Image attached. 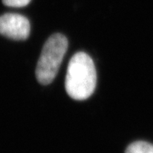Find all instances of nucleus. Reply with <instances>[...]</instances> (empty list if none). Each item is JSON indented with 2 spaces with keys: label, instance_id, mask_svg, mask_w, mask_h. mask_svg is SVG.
Wrapping results in <instances>:
<instances>
[{
  "label": "nucleus",
  "instance_id": "nucleus-1",
  "mask_svg": "<svg viewBox=\"0 0 153 153\" xmlns=\"http://www.w3.org/2000/svg\"><path fill=\"white\" fill-rule=\"evenodd\" d=\"M97 82L96 69L93 60L84 52L71 57L66 76V93L76 100H84L94 93Z\"/></svg>",
  "mask_w": 153,
  "mask_h": 153
},
{
  "label": "nucleus",
  "instance_id": "nucleus-2",
  "mask_svg": "<svg viewBox=\"0 0 153 153\" xmlns=\"http://www.w3.org/2000/svg\"><path fill=\"white\" fill-rule=\"evenodd\" d=\"M68 48L66 38L55 33L50 36L42 49L36 68V77L43 85L53 82Z\"/></svg>",
  "mask_w": 153,
  "mask_h": 153
},
{
  "label": "nucleus",
  "instance_id": "nucleus-3",
  "mask_svg": "<svg viewBox=\"0 0 153 153\" xmlns=\"http://www.w3.org/2000/svg\"><path fill=\"white\" fill-rule=\"evenodd\" d=\"M30 22L19 14L7 13L0 16V35L14 40H26L30 35Z\"/></svg>",
  "mask_w": 153,
  "mask_h": 153
},
{
  "label": "nucleus",
  "instance_id": "nucleus-4",
  "mask_svg": "<svg viewBox=\"0 0 153 153\" xmlns=\"http://www.w3.org/2000/svg\"><path fill=\"white\" fill-rule=\"evenodd\" d=\"M125 153H153V145L145 141H136L128 146Z\"/></svg>",
  "mask_w": 153,
  "mask_h": 153
},
{
  "label": "nucleus",
  "instance_id": "nucleus-5",
  "mask_svg": "<svg viewBox=\"0 0 153 153\" xmlns=\"http://www.w3.org/2000/svg\"><path fill=\"white\" fill-rule=\"evenodd\" d=\"M32 0H2L3 4L9 7H16V8H21L25 7L30 4Z\"/></svg>",
  "mask_w": 153,
  "mask_h": 153
}]
</instances>
